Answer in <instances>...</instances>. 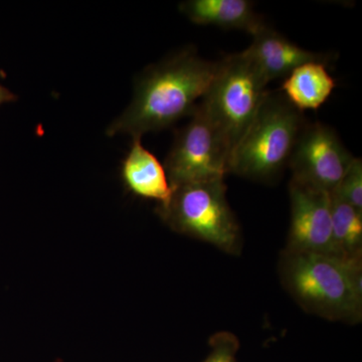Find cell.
I'll return each instance as SVG.
<instances>
[{
    "label": "cell",
    "instance_id": "cell-1",
    "mask_svg": "<svg viewBox=\"0 0 362 362\" xmlns=\"http://www.w3.org/2000/svg\"><path fill=\"white\" fill-rule=\"evenodd\" d=\"M218 68V62L206 61L189 47L151 66L136 84L132 102L106 134L141 138L192 116Z\"/></svg>",
    "mask_w": 362,
    "mask_h": 362
},
{
    "label": "cell",
    "instance_id": "cell-2",
    "mask_svg": "<svg viewBox=\"0 0 362 362\" xmlns=\"http://www.w3.org/2000/svg\"><path fill=\"white\" fill-rule=\"evenodd\" d=\"M281 271L288 291L306 310L330 320L361 318V256L286 251Z\"/></svg>",
    "mask_w": 362,
    "mask_h": 362
},
{
    "label": "cell",
    "instance_id": "cell-3",
    "mask_svg": "<svg viewBox=\"0 0 362 362\" xmlns=\"http://www.w3.org/2000/svg\"><path fill=\"white\" fill-rule=\"evenodd\" d=\"M306 123L303 113L280 90H268L251 125L233 149L228 173L259 181L275 180L289 164Z\"/></svg>",
    "mask_w": 362,
    "mask_h": 362
},
{
    "label": "cell",
    "instance_id": "cell-4",
    "mask_svg": "<svg viewBox=\"0 0 362 362\" xmlns=\"http://www.w3.org/2000/svg\"><path fill=\"white\" fill-rule=\"evenodd\" d=\"M268 81L246 52L218 61V68L199 106L232 156L263 103Z\"/></svg>",
    "mask_w": 362,
    "mask_h": 362
},
{
    "label": "cell",
    "instance_id": "cell-5",
    "mask_svg": "<svg viewBox=\"0 0 362 362\" xmlns=\"http://www.w3.org/2000/svg\"><path fill=\"white\" fill-rule=\"evenodd\" d=\"M226 192L223 178L180 185L173 188L168 204L159 207V214L175 230L235 252L239 247L240 228Z\"/></svg>",
    "mask_w": 362,
    "mask_h": 362
},
{
    "label": "cell",
    "instance_id": "cell-6",
    "mask_svg": "<svg viewBox=\"0 0 362 362\" xmlns=\"http://www.w3.org/2000/svg\"><path fill=\"white\" fill-rule=\"evenodd\" d=\"M230 154L201 106L176 133L165 168L173 188L187 183L225 178Z\"/></svg>",
    "mask_w": 362,
    "mask_h": 362
},
{
    "label": "cell",
    "instance_id": "cell-7",
    "mask_svg": "<svg viewBox=\"0 0 362 362\" xmlns=\"http://www.w3.org/2000/svg\"><path fill=\"white\" fill-rule=\"evenodd\" d=\"M354 158L334 129L318 122L306 123L288 166L292 170L291 180L330 194Z\"/></svg>",
    "mask_w": 362,
    "mask_h": 362
},
{
    "label": "cell",
    "instance_id": "cell-8",
    "mask_svg": "<svg viewBox=\"0 0 362 362\" xmlns=\"http://www.w3.org/2000/svg\"><path fill=\"white\" fill-rule=\"evenodd\" d=\"M289 192L291 225L287 252L338 257L333 240L329 194L293 180Z\"/></svg>",
    "mask_w": 362,
    "mask_h": 362
},
{
    "label": "cell",
    "instance_id": "cell-9",
    "mask_svg": "<svg viewBox=\"0 0 362 362\" xmlns=\"http://www.w3.org/2000/svg\"><path fill=\"white\" fill-rule=\"evenodd\" d=\"M252 45L244 51L269 83L285 78L298 66L309 62L333 61V54L307 51L266 25L252 35Z\"/></svg>",
    "mask_w": 362,
    "mask_h": 362
},
{
    "label": "cell",
    "instance_id": "cell-10",
    "mask_svg": "<svg viewBox=\"0 0 362 362\" xmlns=\"http://www.w3.org/2000/svg\"><path fill=\"white\" fill-rule=\"evenodd\" d=\"M124 183L133 194L166 206L173 194L165 168L152 152L143 146L141 138H133L122 162Z\"/></svg>",
    "mask_w": 362,
    "mask_h": 362
},
{
    "label": "cell",
    "instance_id": "cell-11",
    "mask_svg": "<svg viewBox=\"0 0 362 362\" xmlns=\"http://www.w3.org/2000/svg\"><path fill=\"white\" fill-rule=\"evenodd\" d=\"M180 9L197 25L245 30L252 35L265 25L249 0H188Z\"/></svg>",
    "mask_w": 362,
    "mask_h": 362
},
{
    "label": "cell",
    "instance_id": "cell-12",
    "mask_svg": "<svg viewBox=\"0 0 362 362\" xmlns=\"http://www.w3.org/2000/svg\"><path fill=\"white\" fill-rule=\"evenodd\" d=\"M326 66L322 62H309L298 66L284 78L279 90L302 113L318 110L337 86Z\"/></svg>",
    "mask_w": 362,
    "mask_h": 362
},
{
    "label": "cell",
    "instance_id": "cell-13",
    "mask_svg": "<svg viewBox=\"0 0 362 362\" xmlns=\"http://www.w3.org/2000/svg\"><path fill=\"white\" fill-rule=\"evenodd\" d=\"M331 221L335 250L339 258L361 257L362 211L354 209L335 192H330Z\"/></svg>",
    "mask_w": 362,
    "mask_h": 362
},
{
    "label": "cell",
    "instance_id": "cell-14",
    "mask_svg": "<svg viewBox=\"0 0 362 362\" xmlns=\"http://www.w3.org/2000/svg\"><path fill=\"white\" fill-rule=\"evenodd\" d=\"M333 192L354 206L362 211V162L361 158H354L346 173Z\"/></svg>",
    "mask_w": 362,
    "mask_h": 362
},
{
    "label": "cell",
    "instance_id": "cell-15",
    "mask_svg": "<svg viewBox=\"0 0 362 362\" xmlns=\"http://www.w3.org/2000/svg\"><path fill=\"white\" fill-rule=\"evenodd\" d=\"M239 343L228 333L214 335L211 341V352L204 362H237L235 354Z\"/></svg>",
    "mask_w": 362,
    "mask_h": 362
},
{
    "label": "cell",
    "instance_id": "cell-16",
    "mask_svg": "<svg viewBox=\"0 0 362 362\" xmlns=\"http://www.w3.org/2000/svg\"><path fill=\"white\" fill-rule=\"evenodd\" d=\"M13 99V95L9 90L4 89V87L0 86V105L11 101Z\"/></svg>",
    "mask_w": 362,
    "mask_h": 362
}]
</instances>
